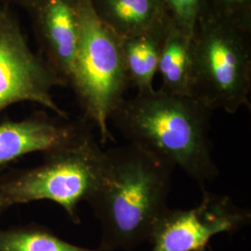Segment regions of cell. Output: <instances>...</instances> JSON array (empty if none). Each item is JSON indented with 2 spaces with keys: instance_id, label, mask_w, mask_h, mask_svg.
Listing matches in <instances>:
<instances>
[{
  "instance_id": "cell-1",
  "label": "cell",
  "mask_w": 251,
  "mask_h": 251,
  "mask_svg": "<svg viewBox=\"0 0 251 251\" xmlns=\"http://www.w3.org/2000/svg\"><path fill=\"white\" fill-rule=\"evenodd\" d=\"M175 167L132 144L105 150L99 185L89 199L101 228L99 249L131 251L149 240L169 207Z\"/></svg>"
},
{
  "instance_id": "cell-2",
  "label": "cell",
  "mask_w": 251,
  "mask_h": 251,
  "mask_svg": "<svg viewBox=\"0 0 251 251\" xmlns=\"http://www.w3.org/2000/svg\"><path fill=\"white\" fill-rule=\"evenodd\" d=\"M211 113L192 96L154 89L123 100L110 121L128 144L181 169L203 190L219 176L209 138Z\"/></svg>"
},
{
  "instance_id": "cell-3",
  "label": "cell",
  "mask_w": 251,
  "mask_h": 251,
  "mask_svg": "<svg viewBox=\"0 0 251 251\" xmlns=\"http://www.w3.org/2000/svg\"><path fill=\"white\" fill-rule=\"evenodd\" d=\"M251 25L206 7L193 36V97L211 111L250 107Z\"/></svg>"
},
{
  "instance_id": "cell-4",
  "label": "cell",
  "mask_w": 251,
  "mask_h": 251,
  "mask_svg": "<svg viewBox=\"0 0 251 251\" xmlns=\"http://www.w3.org/2000/svg\"><path fill=\"white\" fill-rule=\"evenodd\" d=\"M105 150L89 131L73 144L44 153L36 167L0 176V204L5 209L47 200L61 206L74 224H80L79 205L99 185Z\"/></svg>"
},
{
  "instance_id": "cell-5",
  "label": "cell",
  "mask_w": 251,
  "mask_h": 251,
  "mask_svg": "<svg viewBox=\"0 0 251 251\" xmlns=\"http://www.w3.org/2000/svg\"><path fill=\"white\" fill-rule=\"evenodd\" d=\"M68 86L86 119L98 128L100 144L115 141L110 117L129 86L122 39L98 18L91 0H79V38Z\"/></svg>"
},
{
  "instance_id": "cell-6",
  "label": "cell",
  "mask_w": 251,
  "mask_h": 251,
  "mask_svg": "<svg viewBox=\"0 0 251 251\" xmlns=\"http://www.w3.org/2000/svg\"><path fill=\"white\" fill-rule=\"evenodd\" d=\"M67 86L46 62L34 53L15 18L0 11V114L12 104L30 101L57 117L68 114L54 100L51 90Z\"/></svg>"
},
{
  "instance_id": "cell-7",
  "label": "cell",
  "mask_w": 251,
  "mask_h": 251,
  "mask_svg": "<svg viewBox=\"0 0 251 251\" xmlns=\"http://www.w3.org/2000/svg\"><path fill=\"white\" fill-rule=\"evenodd\" d=\"M251 211L233 199L203 189L198 206L189 209L168 207L152 228L151 251H205L211 239L234 233L251 223Z\"/></svg>"
},
{
  "instance_id": "cell-8",
  "label": "cell",
  "mask_w": 251,
  "mask_h": 251,
  "mask_svg": "<svg viewBox=\"0 0 251 251\" xmlns=\"http://www.w3.org/2000/svg\"><path fill=\"white\" fill-rule=\"evenodd\" d=\"M90 131L85 122L36 114L0 122V171L34 152H52Z\"/></svg>"
},
{
  "instance_id": "cell-9",
  "label": "cell",
  "mask_w": 251,
  "mask_h": 251,
  "mask_svg": "<svg viewBox=\"0 0 251 251\" xmlns=\"http://www.w3.org/2000/svg\"><path fill=\"white\" fill-rule=\"evenodd\" d=\"M46 62L68 86L79 38V0H31Z\"/></svg>"
},
{
  "instance_id": "cell-10",
  "label": "cell",
  "mask_w": 251,
  "mask_h": 251,
  "mask_svg": "<svg viewBox=\"0 0 251 251\" xmlns=\"http://www.w3.org/2000/svg\"><path fill=\"white\" fill-rule=\"evenodd\" d=\"M91 4L98 18L121 39L170 18L163 0H91Z\"/></svg>"
},
{
  "instance_id": "cell-11",
  "label": "cell",
  "mask_w": 251,
  "mask_h": 251,
  "mask_svg": "<svg viewBox=\"0 0 251 251\" xmlns=\"http://www.w3.org/2000/svg\"><path fill=\"white\" fill-rule=\"evenodd\" d=\"M171 25V18L167 19L142 34L122 39L127 80L137 93L154 90L162 46Z\"/></svg>"
},
{
  "instance_id": "cell-12",
  "label": "cell",
  "mask_w": 251,
  "mask_h": 251,
  "mask_svg": "<svg viewBox=\"0 0 251 251\" xmlns=\"http://www.w3.org/2000/svg\"><path fill=\"white\" fill-rule=\"evenodd\" d=\"M157 74L161 78L159 89L172 94L193 97V38L172 22L162 46Z\"/></svg>"
},
{
  "instance_id": "cell-13",
  "label": "cell",
  "mask_w": 251,
  "mask_h": 251,
  "mask_svg": "<svg viewBox=\"0 0 251 251\" xmlns=\"http://www.w3.org/2000/svg\"><path fill=\"white\" fill-rule=\"evenodd\" d=\"M0 251H103L60 238L45 226L27 225L0 229Z\"/></svg>"
},
{
  "instance_id": "cell-14",
  "label": "cell",
  "mask_w": 251,
  "mask_h": 251,
  "mask_svg": "<svg viewBox=\"0 0 251 251\" xmlns=\"http://www.w3.org/2000/svg\"><path fill=\"white\" fill-rule=\"evenodd\" d=\"M172 24L193 38L206 0H163Z\"/></svg>"
},
{
  "instance_id": "cell-15",
  "label": "cell",
  "mask_w": 251,
  "mask_h": 251,
  "mask_svg": "<svg viewBox=\"0 0 251 251\" xmlns=\"http://www.w3.org/2000/svg\"><path fill=\"white\" fill-rule=\"evenodd\" d=\"M206 3L217 15L251 25V0H206Z\"/></svg>"
},
{
  "instance_id": "cell-16",
  "label": "cell",
  "mask_w": 251,
  "mask_h": 251,
  "mask_svg": "<svg viewBox=\"0 0 251 251\" xmlns=\"http://www.w3.org/2000/svg\"><path fill=\"white\" fill-rule=\"evenodd\" d=\"M5 210H6V209H5V208L2 206V205L0 204V216L2 215V213H3Z\"/></svg>"
}]
</instances>
